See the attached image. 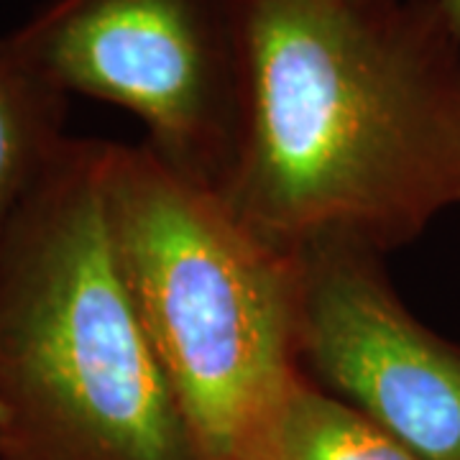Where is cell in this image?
Returning a JSON list of instances; mask_svg holds the SVG:
<instances>
[{
  "label": "cell",
  "instance_id": "obj_1",
  "mask_svg": "<svg viewBox=\"0 0 460 460\" xmlns=\"http://www.w3.org/2000/svg\"><path fill=\"white\" fill-rule=\"evenodd\" d=\"M241 3L246 136L223 198L248 228L381 256L458 208V44L422 3Z\"/></svg>",
  "mask_w": 460,
  "mask_h": 460
},
{
  "label": "cell",
  "instance_id": "obj_2",
  "mask_svg": "<svg viewBox=\"0 0 460 460\" xmlns=\"http://www.w3.org/2000/svg\"><path fill=\"white\" fill-rule=\"evenodd\" d=\"M105 144L66 138L0 246V460H199L115 256Z\"/></svg>",
  "mask_w": 460,
  "mask_h": 460
},
{
  "label": "cell",
  "instance_id": "obj_3",
  "mask_svg": "<svg viewBox=\"0 0 460 460\" xmlns=\"http://www.w3.org/2000/svg\"><path fill=\"white\" fill-rule=\"evenodd\" d=\"M115 256L199 460H259L305 378L295 253L146 144H105Z\"/></svg>",
  "mask_w": 460,
  "mask_h": 460
},
{
  "label": "cell",
  "instance_id": "obj_4",
  "mask_svg": "<svg viewBox=\"0 0 460 460\" xmlns=\"http://www.w3.org/2000/svg\"><path fill=\"white\" fill-rule=\"evenodd\" d=\"M0 54L66 98L126 108L169 169L226 195L248 115L241 0H54Z\"/></svg>",
  "mask_w": 460,
  "mask_h": 460
},
{
  "label": "cell",
  "instance_id": "obj_5",
  "mask_svg": "<svg viewBox=\"0 0 460 460\" xmlns=\"http://www.w3.org/2000/svg\"><path fill=\"white\" fill-rule=\"evenodd\" d=\"M343 243L295 253L305 376L422 460H460V348L422 328L381 271Z\"/></svg>",
  "mask_w": 460,
  "mask_h": 460
},
{
  "label": "cell",
  "instance_id": "obj_6",
  "mask_svg": "<svg viewBox=\"0 0 460 460\" xmlns=\"http://www.w3.org/2000/svg\"><path fill=\"white\" fill-rule=\"evenodd\" d=\"M66 95L0 54V246L69 138Z\"/></svg>",
  "mask_w": 460,
  "mask_h": 460
},
{
  "label": "cell",
  "instance_id": "obj_7",
  "mask_svg": "<svg viewBox=\"0 0 460 460\" xmlns=\"http://www.w3.org/2000/svg\"><path fill=\"white\" fill-rule=\"evenodd\" d=\"M259 460H422L366 414L305 376L287 396Z\"/></svg>",
  "mask_w": 460,
  "mask_h": 460
},
{
  "label": "cell",
  "instance_id": "obj_8",
  "mask_svg": "<svg viewBox=\"0 0 460 460\" xmlns=\"http://www.w3.org/2000/svg\"><path fill=\"white\" fill-rule=\"evenodd\" d=\"M422 5L440 23V29L460 44V0H422Z\"/></svg>",
  "mask_w": 460,
  "mask_h": 460
},
{
  "label": "cell",
  "instance_id": "obj_9",
  "mask_svg": "<svg viewBox=\"0 0 460 460\" xmlns=\"http://www.w3.org/2000/svg\"><path fill=\"white\" fill-rule=\"evenodd\" d=\"M0 425H3V417H0Z\"/></svg>",
  "mask_w": 460,
  "mask_h": 460
}]
</instances>
